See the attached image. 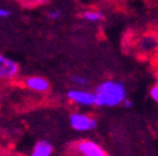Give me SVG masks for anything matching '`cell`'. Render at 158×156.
<instances>
[{
    "mask_svg": "<svg viewBox=\"0 0 158 156\" xmlns=\"http://www.w3.org/2000/svg\"><path fill=\"white\" fill-rule=\"evenodd\" d=\"M66 97L69 103L78 105V106L90 107L95 105V93H94V91L84 90L82 87L68 90L66 93Z\"/></svg>",
    "mask_w": 158,
    "mask_h": 156,
    "instance_id": "3957f363",
    "label": "cell"
},
{
    "mask_svg": "<svg viewBox=\"0 0 158 156\" xmlns=\"http://www.w3.org/2000/svg\"><path fill=\"white\" fill-rule=\"evenodd\" d=\"M46 15H48V18L52 19V21H57L60 18V15H62V12L59 9H52L49 10L48 13H46Z\"/></svg>",
    "mask_w": 158,
    "mask_h": 156,
    "instance_id": "4fadbf2b",
    "label": "cell"
},
{
    "mask_svg": "<svg viewBox=\"0 0 158 156\" xmlns=\"http://www.w3.org/2000/svg\"><path fill=\"white\" fill-rule=\"evenodd\" d=\"M157 46H158L157 38H156L154 36H151V35L141 37V40L139 41V49L143 50L144 53H151V51H153V50L157 48Z\"/></svg>",
    "mask_w": 158,
    "mask_h": 156,
    "instance_id": "9c48e42d",
    "label": "cell"
},
{
    "mask_svg": "<svg viewBox=\"0 0 158 156\" xmlns=\"http://www.w3.org/2000/svg\"><path fill=\"white\" fill-rule=\"evenodd\" d=\"M22 4H25L27 6H36V5H43L48 0H19Z\"/></svg>",
    "mask_w": 158,
    "mask_h": 156,
    "instance_id": "7c38bea8",
    "label": "cell"
},
{
    "mask_svg": "<svg viewBox=\"0 0 158 156\" xmlns=\"http://www.w3.org/2000/svg\"><path fill=\"white\" fill-rule=\"evenodd\" d=\"M72 83L76 86V87H85V86L89 84V80L84 76H73L71 78Z\"/></svg>",
    "mask_w": 158,
    "mask_h": 156,
    "instance_id": "30bf717a",
    "label": "cell"
},
{
    "mask_svg": "<svg viewBox=\"0 0 158 156\" xmlns=\"http://www.w3.org/2000/svg\"><path fill=\"white\" fill-rule=\"evenodd\" d=\"M53 152H54L53 145L49 141H46V139H41V141H37L35 143L30 156H53Z\"/></svg>",
    "mask_w": 158,
    "mask_h": 156,
    "instance_id": "52a82bcc",
    "label": "cell"
},
{
    "mask_svg": "<svg viewBox=\"0 0 158 156\" xmlns=\"http://www.w3.org/2000/svg\"><path fill=\"white\" fill-rule=\"evenodd\" d=\"M149 97H151L154 103L158 104V81H157V83H154L152 86L151 90H149Z\"/></svg>",
    "mask_w": 158,
    "mask_h": 156,
    "instance_id": "8fae6325",
    "label": "cell"
},
{
    "mask_svg": "<svg viewBox=\"0 0 158 156\" xmlns=\"http://www.w3.org/2000/svg\"><path fill=\"white\" fill-rule=\"evenodd\" d=\"M95 106L98 107H114L123 104L127 99V90L121 81L106 80L100 82L95 90Z\"/></svg>",
    "mask_w": 158,
    "mask_h": 156,
    "instance_id": "6da1fadb",
    "label": "cell"
},
{
    "mask_svg": "<svg viewBox=\"0 0 158 156\" xmlns=\"http://www.w3.org/2000/svg\"><path fill=\"white\" fill-rule=\"evenodd\" d=\"M10 15H12V10L9 9V8H6V6L0 8V18L2 19H8Z\"/></svg>",
    "mask_w": 158,
    "mask_h": 156,
    "instance_id": "5bb4252c",
    "label": "cell"
},
{
    "mask_svg": "<svg viewBox=\"0 0 158 156\" xmlns=\"http://www.w3.org/2000/svg\"><path fill=\"white\" fill-rule=\"evenodd\" d=\"M72 149L80 156H108L103 147L91 139H78L72 143Z\"/></svg>",
    "mask_w": 158,
    "mask_h": 156,
    "instance_id": "277c9868",
    "label": "cell"
},
{
    "mask_svg": "<svg viewBox=\"0 0 158 156\" xmlns=\"http://www.w3.org/2000/svg\"><path fill=\"white\" fill-rule=\"evenodd\" d=\"M125 107H127V109H130V107H132L134 106V103H132V100H130V99H126L125 101H123V104H122Z\"/></svg>",
    "mask_w": 158,
    "mask_h": 156,
    "instance_id": "9a60e30c",
    "label": "cell"
},
{
    "mask_svg": "<svg viewBox=\"0 0 158 156\" xmlns=\"http://www.w3.org/2000/svg\"><path fill=\"white\" fill-rule=\"evenodd\" d=\"M81 18L89 23H100L104 21V13L99 9H86L81 13Z\"/></svg>",
    "mask_w": 158,
    "mask_h": 156,
    "instance_id": "ba28073f",
    "label": "cell"
},
{
    "mask_svg": "<svg viewBox=\"0 0 158 156\" xmlns=\"http://www.w3.org/2000/svg\"><path fill=\"white\" fill-rule=\"evenodd\" d=\"M23 84H25V87L28 88L30 91H34V92H37V93H44L50 87L49 81L46 80V78L41 77V76L26 77L25 81H23Z\"/></svg>",
    "mask_w": 158,
    "mask_h": 156,
    "instance_id": "8992f818",
    "label": "cell"
},
{
    "mask_svg": "<svg viewBox=\"0 0 158 156\" xmlns=\"http://www.w3.org/2000/svg\"><path fill=\"white\" fill-rule=\"evenodd\" d=\"M69 126L76 132H89L97 127V119L88 113L73 111L68 116Z\"/></svg>",
    "mask_w": 158,
    "mask_h": 156,
    "instance_id": "7a4b0ae2",
    "label": "cell"
},
{
    "mask_svg": "<svg viewBox=\"0 0 158 156\" xmlns=\"http://www.w3.org/2000/svg\"><path fill=\"white\" fill-rule=\"evenodd\" d=\"M19 74V65L12 58L0 55V78L3 81H13Z\"/></svg>",
    "mask_w": 158,
    "mask_h": 156,
    "instance_id": "5b68a950",
    "label": "cell"
}]
</instances>
